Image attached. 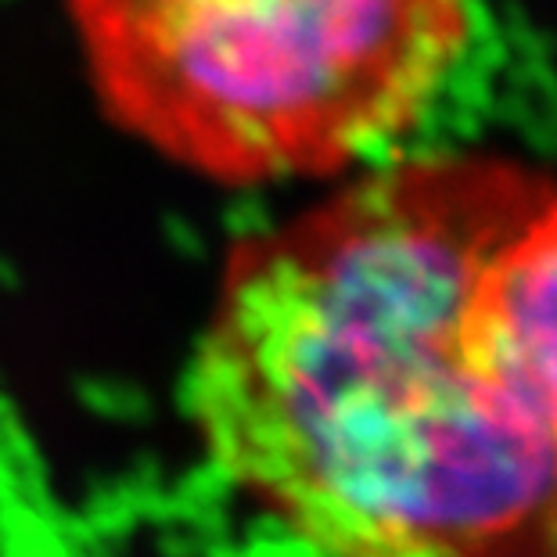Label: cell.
<instances>
[{
	"label": "cell",
	"mask_w": 557,
	"mask_h": 557,
	"mask_svg": "<svg viewBox=\"0 0 557 557\" xmlns=\"http://www.w3.org/2000/svg\"><path fill=\"white\" fill-rule=\"evenodd\" d=\"M101 104L220 184L327 176L429 109L468 0H69Z\"/></svg>",
	"instance_id": "obj_2"
},
{
	"label": "cell",
	"mask_w": 557,
	"mask_h": 557,
	"mask_svg": "<svg viewBox=\"0 0 557 557\" xmlns=\"http://www.w3.org/2000/svg\"><path fill=\"white\" fill-rule=\"evenodd\" d=\"M547 195L518 162L410 159L234 248L187 377L220 475L320 557H557V454L471 342Z\"/></svg>",
	"instance_id": "obj_1"
},
{
	"label": "cell",
	"mask_w": 557,
	"mask_h": 557,
	"mask_svg": "<svg viewBox=\"0 0 557 557\" xmlns=\"http://www.w3.org/2000/svg\"><path fill=\"white\" fill-rule=\"evenodd\" d=\"M471 342L485 374L557 454V191L490 256Z\"/></svg>",
	"instance_id": "obj_3"
}]
</instances>
